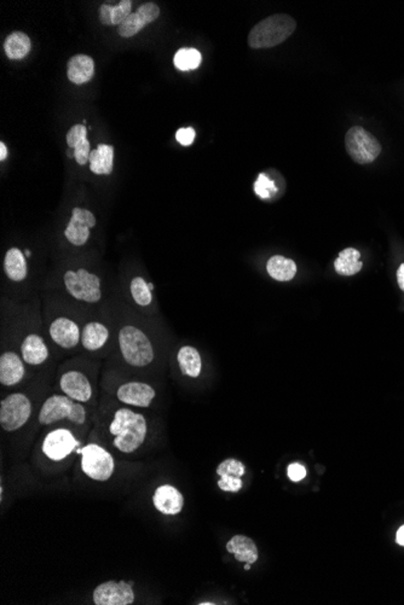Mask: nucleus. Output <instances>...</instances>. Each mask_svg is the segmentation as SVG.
I'll use <instances>...</instances> for the list:
<instances>
[{"label":"nucleus","mask_w":404,"mask_h":605,"mask_svg":"<svg viewBox=\"0 0 404 605\" xmlns=\"http://www.w3.org/2000/svg\"><path fill=\"white\" fill-rule=\"evenodd\" d=\"M38 419L42 425H51L62 420H68L75 425H84L87 420V410L81 402L75 401L67 395L55 394L44 401Z\"/></svg>","instance_id":"4"},{"label":"nucleus","mask_w":404,"mask_h":605,"mask_svg":"<svg viewBox=\"0 0 404 605\" xmlns=\"http://www.w3.org/2000/svg\"><path fill=\"white\" fill-rule=\"evenodd\" d=\"M287 474H288V478L293 482H299V481H302L307 476V469L304 466H300V464H298V463H293V464H290L288 466Z\"/></svg>","instance_id":"38"},{"label":"nucleus","mask_w":404,"mask_h":605,"mask_svg":"<svg viewBox=\"0 0 404 605\" xmlns=\"http://www.w3.org/2000/svg\"><path fill=\"white\" fill-rule=\"evenodd\" d=\"M4 271L8 278L13 282H23L28 275L26 258L18 248H11L6 251L4 258Z\"/></svg>","instance_id":"21"},{"label":"nucleus","mask_w":404,"mask_h":605,"mask_svg":"<svg viewBox=\"0 0 404 605\" xmlns=\"http://www.w3.org/2000/svg\"><path fill=\"white\" fill-rule=\"evenodd\" d=\"M78 452L81 454V470L91 480L106 482L114 474V457L102 446L86 444Z\"/></svg>","instance_id":"5"},{"label":"nucleus","mask_w":404,"mask_h":605,"mask_svg":"<svg viewBox=\"0 0 404 605\" xmlns=\"http://www.w3.org/2000/svg\"><path fill=\"white\" fill-rule=\"evenodd\" d=\"M109 330L99 322H90L81 331V344L86 351H96L108 342Z\"/></svg>","instance_id":"20"},{"label":"nucleus","mask_w":404,"mask_h":605,"mask_svg":"<svg viewBox=\"0 0 404 605\" xmlns=\"http://www.w3.org/2000/svg\"><path fill=\"white\" fill-rule=\"evenodd\" d=\"M218 487L221 491L236 493L243 488V480L241 478H235V476H223L218 481Z\"/></svg>","instance_id":"35"},{"label":"nucleus","mask_w":404,"mask_h":605,"mask_svg":"<svg viewBox=\"0 0 404 605\" xmlns=\"http://www.w3.org/2000/svg\"><path fill=\"white\" fill-rule=\"evenodd\" d=\"M176 139H177L179 144H182L183 146L192 145L194 143V139H195V131H194V128H179L177 133H176Z\"/></svg>","instance_id":"37"},{"label":"nucleus","mask_w":404,"mask_h":605,"mask_svg":"<svg viewBox=\"0 0 404 605\" xmlns=\"http://www.w3.org/2000/svg\"><path fill=\"white\" fill-rule=\"evenodd\" d=\"M21 356L26 364L38 366L49 358V348L42 336L37 334L27 335L22 341Z\"/></svg>","instance_id":"17"},{"label":"nucleus","mask_w":404,"mask_h":605,"mask_svg":"<svg viewBox=\"0 0 404 605\" xmlns=\"http://www.w3.org/2000/svg\"><path fill=\"white\" fill-rule=\"evenodd\" d=\"M67 74L69 80L75 85L89 82L94 75V60L86 55L74 56L69 60Z\"/></svg>","instance_id":"19"},{"label":"nucleus","mask_w":404,"mask_h":605,"mask_svg":"<svg viewBox=\"0 0 404 605\" xmlns=\"http://www.w3.org/2000/svg\"><path fill=\"white\" fill-rule=\"evenodd\" d=\"M132 3L130 0L120 1L118 5L103 4L99 9V20L106 26H120L131 15Z\"/></svg>","instance_id":"25"},{"label":"nucleus","mask_w":404,"mask_h":605,"mask_svg":"<svg viewBox=\"0 0 404 605\" xmlns=\"http://www.w3.org/2000/svg\"><path fill=\"white\" fill-rule=\"evenodd\" d=\"M96 226V216L85 208H73L72 218L64 230V236L73 246H84L89 241L90 230Z\"/></svg>","instance_id":"11"},{"label":"nucleus","mask_w":404,"mask_h":605,"mask_svg":"<svg viewBox=\"0 0 404 605\" xmlns=\"http://www.w3.org/2000/svg\"><path fill=\"white\" fill-rule=\"evenodd\" d=\"M397 282H398L400 288L404 292V263L400 265L398 271H397Z\"/></svg>","instance_id":"39"},{"label":"nucleus","mask_w":404,"mask_h":605,"mask_svg":"<svg viewBox=\"0 0 404 605\" xmlns=\"http://www.w3.org/2000/svg\"><path fill=\"white\" fill-rule=\"evenodd\" d=\"M32 43L26 33L22 32H13L6 38L4 43L5 54L10 60H22L25 58L30 51Z\"/></svg>","instance_id":"26"},{"label":"nucleus","mask_w":404,"mask_h":605,"mask_svg":"<svg viewBox=\"0 0 404 605\" xmlns=\"http://www.w3.org/2000/svg\"><path fill=\"white\" fill-rule=\"evenodd\" d=\"M80 446L74 432L67 428H57L55 430L47 432L44 437L43 453L52 461H64L68 458L75 449Z\"/></svg>","instance_id":"9"},{"label":"nucleus","mask_w":404,"mask_h":605,"mask_svg":"<svg viewBox=\"0 0 404 605\" xmlns=\"http://www.w3.org/2000/svg\"><path fill=\"white\" fill-rule=\"evenodd\" d=\"M49 334L52 341L63 349H72L81 342V331L77 322L67 317L56 318L51 323Z\"/></svg>","instance_id":"14"},{"label":"nucleus","mask_w":404,"mask_h":605,"mask_svg":"<svg viewBox=\"0 0 404 605\" xmlns=\"http://www.w3.org/2000/svg\"><path fill=\"white\" fill-rule=\"evenodd\" d=\"M32 416V402L22 393H13L0 402V425L5 432L21 429Z\"/></svg>","instance_id":"8"},{"label":"nucleus","mask_w":404,"mask_h":605,"mask_svg":"<svg viewBox=\"0 0 404 605\" xmlns=\"http://www.w3.org/2000/svg\"><path fill=\"white\" fill-rule=\"evenodd\" d=\"M251 569V564L250 563H246V566H245V570H250Z\"/></svg>","instance_id":"42"},{"label":"nucleus","mask_w":404,"mask_h":605,"mask_svg":"<svg viewBox=\"0 0 404 605\" xmlns=\"http://www.w3.org/2000/svg\"><path fill=\"white\" fill-rule=\"evenodd\" d=\"M90 155H91V150H90V143L87 139L84 140L74 149V158L80 166L86 165V162L90 160Z\"/></svg>","instance_id":"36"},{"label":"nucleus","mask_w":404,"mask_h":605,"mask_svg":"<svg viewBox=\"0 0 404 605\" xmlns=\"http://www.w3.org/2000/svg\"><path fill=\"white\" fill-rule=\"evenodd\" d=\"M267 271L271 278L278 282H288L293 280L297 273V265L293 260L285 258L282 255H275L269 258L267 263Z\"/></svg>","instance_id":"24"},{"label":"nucleus","mask_w":404,"mask_h":605,"mask_svg":"<svg viewBox=\"0 0 404 605\" xmlns=\"http://www.w3.org/2000/svg\"><path fill=\"white\" fill-rule=\"evenodd\" d=\"M153 505L162 515L176 516L183 510L184 497L176 487L162 485L154 492Z\"/></svg>","instance_id":"15"},{"label":"nucleus","mask_w":404,"mask_h":605,"mask_svg":"<svg viewBox=\"0 0 404 605\" xmlns=\"http://www.w3.org/2000/svg\"><path fill=\"white\" fill-rule=\"evenodd\" d=\"M123 360L133 368H145L155 358L153 344L145 331L135 325H125L118 335Z\"/></svg>","instance_id":"3"},{"label":"nucleus","mask_w":404,"mask_h":605,"mask_svg":"<svg viewBox=\"0 0 404 605\" xmlns=\"http://www.w3.org/2000/svg\"><path fill=\"white\" fill-rule=\"evenodd\" d=\"M63 280L69 295L75 300L86 304H97L102 299L99 277L85 268L66 272Z\"/></svg>","instance_id":"6"},{"label":"nucleus","mask_w":404,"mask_h":605,"mask_svg":"<svg viewBox=\"0 0 404 605\" xmlns=\"http://www.w3.org/2000/svg\"><path fill=\"white\" fill-rule=\"evenodd\" d=\"M297 23L293 18L277 13L257 23L248 35V44L252 49H268L283 43L293 35Z\"/></svg>","instance_id":"2"},{"label":"nucleus","mask_w":404,"mask_h":605,"mask_svg":"<svg viewBox=\"0 0 404 605\" xmlns=\"http://www.w3.org/2000/svg\"><path fill=\"white\" fill-rule=\"evenodd\" d=\"M90 170L97 175H109L114 167V148L99 144L90 155Z\"/></svg>","instance_id":"22"},{"label":"nucleus","mask_w":404,"mask_h":605,"mask_svg":"<svg viewBox=\"0 0 404 605\" xmlns=\"http://www.w3.org/2000/svg\"><path fill=\"white\" fill-rule=\"evenodd\" d=\"M6 157H8V149L5 146L4 143L1 142V143H0V160H1V161H4Z\"/></svg>","instance_id":"41"},{"label":"nucleus","mask_w":404,"mask_h":605,"mask_svg":"<svg viewBox=\"0 0 404 605\" xmlns=\"http://www.w3.org/2000/svg\"><path fill=\"white\" fill-rule=\"evenodd\" d=\"M361 254L355 248H346L336 258L334 267L341 275H353L361 271L363 263L360 261Z\"/></svg>","instance_id":"27"},{"label":"nucleus","mask_w":404,"mask_h":605,"mask_svg":"<svg viewBox=\"0 0 404 605\" xmlns=\"http://www.w3.org/2000/svg\"><path fill=\"white\" fill-rule=\"evenodd\" d=\"M246 473L245 466L240 461L229 458L226 461L221 463L217 468V474L223 478V476H235V478H243Z\"/></svg>","instance_id":"31"},{"label":"nucleus","mask_w":404,"mask_h":605,"mask_svg":"<svg viewBox=\"0 0 404 605\" xmlns=\"http://www.w3.org/2000/svg\"><path fill=\"white\" fill-rule=\"evenodd\" d=\"M396 542H398L400 546H404V525L398 529L397 535H396Z\"/></svg>","instance_id":"40"},{"label":"nucleus","mask_w":404,"mask_h":605,"mask_svg":"<svg viewBox=\"0 0 404 605\" xmlns=\"http://www.w3.org/2000/svg\"><path fill=\"white\" fill-rule=\"evenodd\" d=\"M26 373L25 361L15 351H5L0 356V383L13 387L23 380Z\"/></svg>","instance_id":"16"},{"label":"nucleus","mask_w":404,"mask_h":605,"mask_svg":"<svg viewBox=\"0 0 404 605\" xmlns=\"http://www.w3.org/2000/svg\"><path fill=\"white\" fill-rule=\"evenodd\" d=\"M226 550L233 554L238 562L253 563L258 561L259 554L255 542L246 535H235L226 544Z\"/></svg>","instance_id":"18"},{"label":"nucleus","mask_w":404,"mask_h":605,"mask_svg":"<svg viewBox=\"0 0 404 605\" xmlns=\"http://www.w3.org/2000/svg\"><path fill=\"white\" fill-rule=\"evenodd\" d=\"M345 145L351 158L360 165L374 162L381 153L378 139L361 126L350 128L345 136Z\"/></svg>","instance_id":"7"},{"label":"nucleus","mask_w":404,"mask_h":605,"mask_svg":"<svg viewBox=\"0 0 404 605\" xmlns=\"http://www.w3.org/2000/svg\"><path fill=\"white\" fill-rule=\"evenodd\" d=\"M111 444L116 451L131 454L145 444L148 434V423L145 416L128 408L120 407L114 411L106 425Z\"/></svg>","instance_id":"1"},{"label":"nucleus","mask_w":404,"mask_h":605,"mask_svg":"<svg viewBox=\"0 0 404 605\" xmlns=\"http://www.w3.org/2000/svg\"><path fill=\"white\" fill-rule=\"evenodd\" d=\"M86 135H87V130H86L85 126L75 125L69 130L68 135H67V143L71 148L75 149L78 145L86 139Z\"/></svg>","instance_id":"33"},{"label":"nucleus","mask_w":404,"mask_h":605,"mask_svg":"<svg viewBox=\"0 0 404 605\" xmlns=\"http://www.w3.org/2000/svg\"><path fill=\"white\" fill-rule=\"evenodd\" d=\"M136 13L141 16L142 20L147 25H149L159 18L160 9H159L158 5L154 4V3H147V4L141 5Z\"/></svg>","instance_id":"34"},{"label":"nucleus","mask_w":404,"mask_h":605,"mask_svg":"<svg viewBox=\"0 0 404 605\" xmlns=\"http://www.w3.org/2000/svg\"><path fill=\"white\" fill-rule=\"evenodd\" d=\"M201 61H202V56H201L200 52L197 51L196 49L184 47V49H180V50L176 52L173 63H175V67L178 70L189 72V70L199 68Z\"/></svg>","instance_id":"28"},{"label":"nucleus","mask_w":404,"mask_h":605,"mask_svg":"<svg viewBox=\"0 0 404 605\" xmlns=\"http://www.w3.org/2000/svg\"><path fill=\"white\" fill-rule=\"evenodd\" d=\"M152 289L153 285L147 283L142 277H135L130 284L132 299L141 307H147L153 302Z\"/></svg>","instance_id":"29"},{"label":"nucleus","mask_w":404,"mask_h":605,"mask_svg":"<svg viewBox=\"0 0 404 605\" xmlns=\"http://www.w3.org/2000/svg\"><path fill=\"white\" fill-rule=\"evenodd\" d=\"M255 192L260 199H270L274 194H276L277 187L275 182L269 179L265 174L258 175V179L255 182Z\"/></svg>","instance_id":"32"},{"label":"nucleus","mask_w":404,"mask_h":605,"mask_svg":"<svg viewBox=\"0 0 404 605\" xmlns=\"http://www.w3.org/2000/svg\"><path fill=\"white\" fill-rule=\"evenodd\" d=\"M92 599L96 605H131L136 596L131 584L111 580L94 588Z\"/></svg>","instance_id":"10"},{"label":"nucleus","mask_w":404,"mask_h":605,"mask_svg":"<svg viewBox=\"0 0 404 605\" xmlns=\"http://www.w3.org/2000/svg\"><path fill=\"white\" fill-rule=\"evenodd\" d=\"M60 388L64 395L78 402H89L92 398V385L80 371H67L60 378Z\"/></svg>","instance_id":"13"},{"label":"nucleus","mask_w":404,"mask_h":605,"mask_svg":"<svg viewBox=\"0 0 404 605\" xmlns=\"http://www.w3.org/2000/svg\"><path fill=\"white\" fill-rule=\"evenodd\" d=\"M157 397L152 385L145 382H126L116 390V398L125 405L148 408Z\"/></svg>","instance_id":"12"},{"label":"nucleus","mask_w":404,"mask_h":605,"mask_svg":"<svg viewBox=\"0 0 404 605\" xmlns=\"http://www.w3.org/2000/svg\"><path fill=\"white\" fill-rule=\"evenodd\" d=\"M179 368L185 376L196 378L200 376L202 370L200 353L192 346H184L180 348L177 354Z\"/></svg>","instance_id":"23"},{"label":"nucleus","mask_w":404,"mask_h":605,"mask_svg":"<svg viewBox=\"0 0 404 605\" xmlns=\"http://www.w3.org/2000/svg\"><path fill=\"white\" fill-rule=\"evenodd\" d=\"M145 26L148 25L142 20L141 16L137 13H133L120 25L118 32L120 37L123 38H131L138 35Z\"/></svg>","instance_id":"30"}]
</instances>
